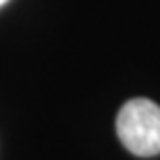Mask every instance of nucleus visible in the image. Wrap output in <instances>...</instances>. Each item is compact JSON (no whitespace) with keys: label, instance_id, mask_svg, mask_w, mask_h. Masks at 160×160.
Listing matches in <instances>:
<instances>
[{"label":"nucleus","instance_id":"f257e3e1","mask_svg":"<svg viewBox=\"0 0 160 160\" xmlns=\"http://www.w3.org/2000/svg\"><path fill=\"white\" fill-rule=\"evenodd\" d=\"M117 135L131 154H160V106L148 98L125 102L117 117Z\"/></svg>","mask_w":160,"mask_h":160},{"label":"nucleus","instance_id":"f03ea898","mask_svg":"<svg viewBox=\"0 0 160 160\" xmlns=\"http://www.w3.org/2000/svg\"><path fill=\"white\" fill-rule=\"evenodd\" d=\"M4 2H8V0H0V6H2V4H4Z\"/></svg>","mask_w":160,"mask_h":160}]
</instances>
